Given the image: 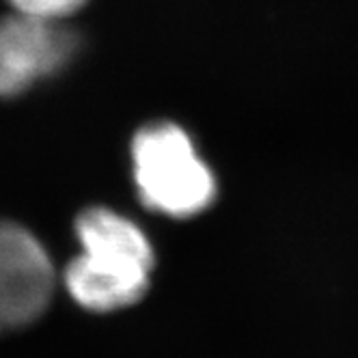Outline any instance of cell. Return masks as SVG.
<instances>
[{"label": "cell", "mask_w": 358, "mask_h": 358, "mask_svg": "<svg viewBox=\"0 0 358 358\" xmlns=\"http://www.w3.org/2000/svg\"><path fill=\"white\" fill-rule=\"evenodd\" d=\"M9 3L17 13L61 22L63 17L78 11L87 0H9Z\"/></svg>", "instance_id": "cell-5"}, {"label": "cell", "mask_w": 358, "mask_h": 358, "mask_svg": "<svg viewBox=\"0 0 358 358\" xmlns=\"http://www.w3.org/2000/svg\"><path fill=\"white\" fill-rule=\"evenodd\" d=\"M55 294V268L41 242L13 222H0V332L33 324Z\"/></svg>", "instance_id": "cell-3"}, {"label": "cell", "mask_w": 358, "mask_h": 358, "mask_svg": "<svg viewBox=\"0 0 358 358\" xmlns=\"http://www.w3.org/2000/svg\"><path fill=\"white\" fill-rule=\"evenodd\" d=\"M80 255L65 270L71 298L87 311H117L149 289L153 250L130 220L106 208H91L76 220Z\"/></svg>", "instance_id": "cell-1"}, {"label": "cell", "mask_w": 358, "mask_h": 358, "mask_svg": "<svg viewBox=\"0 0 358 358\" xmlns=\"http://www.w3.org/2000/svg\"><path fill=\"white\" fill-rule=\"evenodd\" d=\"M134 182L143 203L171 218L206 212L216 199V179L192 138L173 123L147 125L132 143Z\"/></svg>", "instance_id": "cell-2"}, {"label": "cell", "mask_w": 358, "mask_h": 358, "mask_svg": "<svg viewBox=\"0 0 358 358\" xmlns=\"http://www.w3.org/2000/svg\"><path fill=\"white\" fill-rule=\"evenodd\" d=\"M76 37L57 20L13 11L0 20V97H11L63 69Z\"/></svg>", "instance_id": "cell-4"}]
</instances>
